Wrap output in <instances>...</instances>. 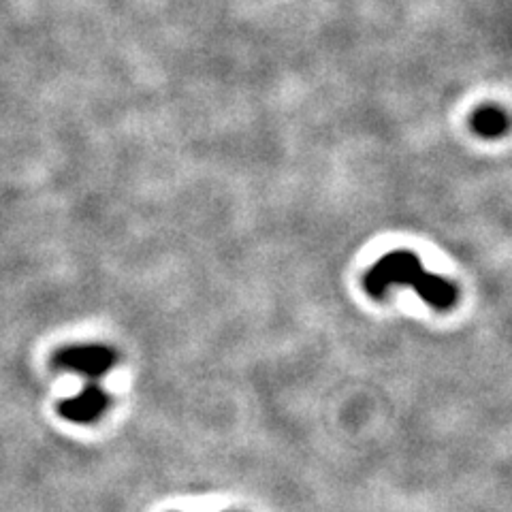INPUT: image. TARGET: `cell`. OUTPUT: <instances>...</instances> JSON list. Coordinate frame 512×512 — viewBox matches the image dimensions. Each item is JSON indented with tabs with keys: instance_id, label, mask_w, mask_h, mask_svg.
Wrapping results in <instances>:
<instances>
[{
	"instance_id": "obj_3",
	"label": "cell",
	"mask_w": 512,
	"mask_h": 512,
	"mask_svg": "<svg viewBox=\"0 0 512 512\" xmlns=\"http://www.w3.org/2000/svg\"><path fill=\"white\" fill-rule=\"evenodd\" d=\"M111 397L109 393L101 387V384L90 382L86 387L79 391L75 397L62 399L58 404V414L62 419H67L69 423L75 425H88L99 421L109 408Z\"/></svg>"
},
{
	"instance_id": "obj_1",
	"label": "cell",
	"mask_w": 512,
	"mask_h": 512,
	"mask_svg": "<svg viewBox=\"0 0 512 512\" xmlns=\"http://www.w3.org/2000/svg\"><path fill=\"white\" fill-rule=\"evenodd\" d=\"M365 291L376 299H382L391 286H412L416 295L436 310H451L457 303V286L423 269L419 256L408 250H395L384 254L382 259L367 271L363 280Z\"/></svg>"
},
{
	"instance_id": "obj_4",
	"label": "cell",
	"mask_w": 512,
	"mask_h": 512,
	"mask_svg": "<svg viewBox=\"0 0 512 512\" xmlns=\"http://www.w3.org/2000/svg\"><path fill=\"white\" fill-rule=\"evenodd\" d=\"M472 128L480 137L493 139V137H500V135L506 133L508 118L500 107L489 105V107H483V109L476 111L474 118H472Z\"/></svg>"
},
{
	"instance_id": "obj_2",
	"label": "cell",
	"mask_w": 512,
	"mask_h": 512,
	"mask_svg": "<svg viewBox=\"0 0 512 512\" xmlns=\"http://www.w3.org/2000/svg\"><path fill=\"white\" fill-rule=\"evenodd\" d=\"M52 361L58 370L75 372L90 382H96L116 365L118 355L103 344H75L60 348Z\"/></svg>"
}]
</instances>
